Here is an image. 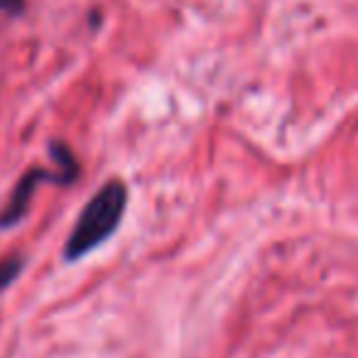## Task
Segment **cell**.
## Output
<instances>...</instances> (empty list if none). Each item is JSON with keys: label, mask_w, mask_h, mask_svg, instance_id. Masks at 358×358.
I'll return each mask as SVG.
<instances>
[{"label": "cell", "mask_w": 358, "mask_h": 358, "mask_svg": "<svg viewBox=\"0 0 358 358\" xmlns=\"http://www.w3.org/2000/svg\"><path fill=\"white\" fill-rule=\"evenodd\" d=\"M128 209V187L123 179H108L96 189V194L81 209L74 229L64 243V260H76L91 255L96 248L106 243L123 224Z\"/></svg>", "instance_id": "1"}, {"label": "cell", "mask_w": 358, "mask_h": 358, "mask_svg": "<svg viewBox=\"0 0 358 358\" xmlns=\"http://www.w3.org/2000/svg\"><path fill=\"white\" fill-rule=\"evenodd\" d=\"M50 155L55 159V169L45 167H30L17 185L13 187L10 196L3 206H0V231H10L25 221L30 214L32 196H35L40 185H57V187H69L79 179V159L71 152V148L62 140H50Z\"/></svg>", "instance_id": "2"}, {"label": "cell", "mask_w": 358, "mask_h": 358, "mask_svg": "<svg viewBox=\"0 0 358 358\" xmlns=\"http://www.w3.org/2000/svg\"><path fill=\"white\" fill-rule=\"evenodd\" d=\"M25 265H27V258L22 253H13V255H6V258H0V294L6 292V289L20 278Z\"/></svg>", "instance_id": "3"}, {"label": "cell", "mask_w": 358, "mask_h": 358, "mask_svg": "<svg viewBox=\"0 0 358 358\" xmlns=\"http://www.w3.org/2000/svg\"><path fill=\"white\" fill-rule=\"evenodd\" d=\"M27 8V0H0V15L20 17Z\"/></svg>", "instance_id": "4"}]
</instances>
